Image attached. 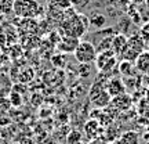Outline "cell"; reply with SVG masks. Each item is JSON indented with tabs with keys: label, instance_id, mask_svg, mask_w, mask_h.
<instances>
[{
	"label": "cell",
	"instance_id": "obj_1",
	"mask_svg": "<svg viewBox=\"0 0 149 144\" xmlns=\"http://www.w3.org/2000/svg\"><path fill=\"white\" fill-rule=\"evenodd\" d=\"M90 28V21L88 17L81 14V13H74L73 15L65 18L64 21L61 22V35L62 36H72V37H80L86 35L87 31Z\"/></svg>",
	"mask_w": 149,
	"mask_h": 144
},
{
	"label": "cell",
	"instance_id": "obj_2",
	"mask_svg": "<svg viewBox=\"0 0 149 144\" xmlns=\"http://www.w3.org/2000/svg\"><path fill=\"white\" fill-rule=\"evenodd\" d=\"M42 11L43 8L37 0H14L13 13L18 18H36Z\"/></svg>",
	"mask_w": 149,
	"mask_h": 144
},
{
	"label": "cell",
	"instance_id": "obj_3",
	"mask_svg": "<svg viewBox=\"0 0 149 144\" xmlns=\"http://www.w3.org/2000/svg\"><path fill=\"white\" fill-rule=\"evenodd\" d=\"M73 55L79 64H91L97 58V48L88 40H80Z\"/></svg>",
	"mask_w": 149,
	"mask_h": 144
},
{
	"label": "cell",
	"instance_id": "obj_4",
	"mask_svg": "<svg viewBox=\"0 0 149 144\" xmlns=\"http://www.w3.org/2000/svg\"><path fill=\"white\" fill-rule=\"evenodd\" d=\"M94 63H95V68L98 70V72L108 76V75H111L113 71L116 70L117 55L112 50L104 51V53H98Z\"/></svg>",
	"mask_w": 149,
	"mask_h": 144
},
{
	"label": "cell",
	"instance_id": "obj_5",
	"mask_svg": "<svg viewBox=\"0 0 149 144\" xmlns=\"http://www.w3.org/2000/svg\"><path fill=\"white\" fill-rule=\"evenodd\" d=\"M107 91L111 94V97L119 96V94H123V93H126V85H124V82L123 79L120 78H117V76H111L107 82Z\"/></svg>",
	"mask_w": 149,
	"mask_h": 144
},
{
	"label": "cell",
	"instance_id": "obj_6",
	"mask_svg": "<svg viewBox=\"0 0 149 144\" xmlns=\"http://www.w3.org/2000/svg\"><path fill=\"white\" fill-rule=\"evenodd\" d=\"M79 39L77 37H72V36H62L58 42V50L64 54H69L74 53V50L79 44Z\"/></svg>",
	"mask_w": 149,
	"mask_h": 144
},
{
	"label": "cell",
	"instance_id": "obj_7",
	"mask_svg": "<svg viewBox=\"0 0 149 144\" xmlns=\"http://www.w3.org/2000/svg\"><path fill=\"white\" fill-rule=\"evenodd\" d=\"M111 104L116 108L117 111H128L131 108V105H133V98H131L130 94L123 93V94H119V96L113 97Z\"/></svg>",
	"mask_w": 149,
	"mask_h": 144
},
{
	"label": "cell",
	"instance_id": "obj_8",
	"mask_svg": "<svg viewBox=\"0 0 149 144\" xmlns=\"http://www.w3.org/2000/svg\"><path fill=\"white\" fill-rule=\"evenodd\" d=\"M128 42V36L124 33H115L112 37V51L116 55H122V53L126 50Z\"/></svg>",
	"mask_w": 149,
	"mask_h": 144
},
{
	"label": "cell",
	"instance_id": "obj_9",
	"mask_svg": "<svg viewBox=\"0 0 149 144\" xmlns=\"http://www.w3.org/2000/svg\"><path fill=\"white\" fill-rule=\"evenodd\" d=\"M134 67H135V70L138 71L139 74L149 76V51L148 50H144L142 53L138 54V57H137L135 63H134Z\"/></svg>",
	"mask_w": 149,
	"mask_h": 144
},
{
	"label": "cell",
	"instance_id": "obj_10",
	"mask_svg": "<svg viewBox=\"0 0 149 144\" xmlns=\"http://www.w3.org/2000/svg\"><path fill=\"white\" fill-rule=\"evenodd\" d=\"M90 98H91V101H93V104H94L98 110L107 108L108 105H111V101H112V97L107 91V89H105V90H101L100 93L94 94V96L90 97Z\"/></svg>",
	"mask_w": 149,
	"mask_h": 144
},
{
	"label": "cell",
	"instance_id": "obj_11",
	"mask_svg": "<svg viewBox=\"0 0 149 144\" xmlns=\"http://www.w3.org/2000/svg\"><path fill=\"white\" fill-rule=\"evenodd\" d=\"M102 132V126L98 119H90L84 125V133L88 139H98Z\"/></svg>",
	"mask_w": 149,
	"mask_h": 144
},
{
	"label": "cell",
	"instance_id": "obj_12",
	"mask_svg": "<svg viewBox=\"0 0 149 144\" xmlns=\"http://www.w3.org/2000/svg\"><path fill=\"white\" fill-rule=\"evenodd\" d=\"M115 144H139V134L134 130L123 132L117 136V139L113 141Z\"/></svg>",
	"mask_w": 149,
	"mask_h": 144
},
{
	"label": "cell",
	"instance_id": "obj_13",
	"mask_svg": "<svg viewBox=\"0 0 149 144\" xmlns=\"http://www.w3.org/2000/svg\"><path fill=\"white\" fill-rule=\"evenodd\" d=\"M127 46L130 48H133L134 51H137V53H142L145 50V42L142 36L139 35V33H134L131 36H128V42H127Z\"/></svg>",
	"mask_w": 149,
	"mask_h": 144
},
{
	"label": "cell",
	"instance_id": "obj_14",
	"mask_svg": "<svg viewBox=\"0 0 149 144\" xmlns=\"http://www.w3.org/2000/svg\"><path fill=\"white\" fill-rule=\"evenodd\" d=\"M117 72L122 75V76H124V78L134 76V72H135L134 63H131V61H127V60H122V61L117 64Z\"/></svg>",
	"mask_w": 149,
	"mask_h": 144
},
{
	"label": "cell",
	"instance_id": "obj_15",
	"mask_svg": "<svg viewBox=\"0 0 149 144\" xmlns=\"http://www.w3.org/2000/svg\"><path fill=\"white\" fill-rule=\"evenodd\" d=\"M88 21H90V25L95 28H104L105 27V24H107V17L101 14V13H94L93 15L88 18Z\"/></svg>",
	"mask_w": 149,
	"mask_h": 144
},
{
	"label": "cell",
	"instance_id": "obj_16",
	"mask_svg": "<svg viewBox=\"0 0 149 144\" xmlns=\"http://www.w3.org/2000/svg\"><path fill=\"white\" fill-rule=\"evenodd\" d=\"M13 7H14V0H0V14L3 15L11 14Z\"/></svg>",
	"mask_w": 149,
	"mask_h": 144
},
{
	"label": "cell",
	"instance_id": "obj_17",
	"mask_svg": "<svg viewBox=\"0 0 149 144\" xmlns=\"http://www.w3.org/2000/svg\"><path fill=\"white\" fill-rule=\"evenodd\" d=\"M69 1L73 8H76L77 11H83L93 0H69Z\"/></svg>",
	"mask_w": 149,
	"mask_h": 144
},
{
	"label": "cell",
	"instance_id": "obj_18",
	"mask_svg": "<svg viewBox=\"0 0 149 144\" xmlns=\"http://www.w3.org/2000/svg\"><path fill=\"white\" fill-rule=\"evenodd\" d=\"M10 103L14 107H19L22 104V96L17 90H13L10 94Z\"/></svg>",
	"mask_w": 149,
	"mask_h": 144
},
{
	"label": "cell",
	"instance_id": "obj_19",
	"mask_svg": "<svg viewBox=\"0 0 149 144\" xmlns=\"http://www.w3.org/2000/svg\"><path fill=\"white\" fill-rule=\"evenodd\" d=\"M51 61H53V64L55 67H65V64H66V54H64V53L57 54V55L53 57Z\"/></svg>",
	"mask_w": 149,
	"mask_h": 144
},
{
	"label": "cell",
	"instance_id": "obj_20",
	"mask_svg": "<svg viewBox=\"0 0 149 144\" xmlns=\"http://www.w3.org/2000/svg\"><path fill=\"white\" fill-rule=\"evenodd\" d=\"M93 72V68H91L90 64H80L79 67V74L81 78H88Z\"/></svg>",
	"mask_w": 149,
	"mask_h": 144
},
{
	"label": "cell",
	"instance_id": "obj_21",
	"mask_svg": "<svg viewBox=\"0 0 149 144\" xmlns=\"http://www.w3.org/2000/svg\"><path fill=\"white\" fill-rule=\"evenodd\" d=\"M80 141H81V133H79V132H72V133L69 134V137H68V143L69 144H80Z\"/></svg>",
	"mask_w": 149,
	"mask_h": 144
},
{
	"label": "cell",
	"instance_id": "obj_22",
	"mask_svg": "<svg viewBox=\"0 0 149 144\" xmlns=\"http://www.w3.org/2000/svg\"><path fill=\"white\" fill-rule=\"evenodd\" d=\"M139 35L142 36L144 42L149 39V21H148V22H145L144 25L141 27V33H139Z\"/></svg>",
	"mask_w": 149,
	"mask_h": 144
},
{
	"label": "cell",
	"instance_id": "obj_23",
	"mask_svg": "<svg viewBox=\"0 0 149 144\" xmlns=\"http://www.w3.org/2000/svg\"><path fill=\"white\" fill-rule=\"evenodd\" d=\"M112 1L117 6H122V7H126V6H128L131 3V0H112Z\"/></svg>",
	"mask_w": 149,
	"mask_h": 144
},
{
	"label": "cell",
	"instance_id": "obj_24",
	"mask_svg": "<svg viewBox=\"0 0 149 144\" xmlns=\"http://www.w3.org/2000/svg\"><path fill=\"white\" fill-rule=\"evenodd\" d=\"M90 144H107L102 139H94V141H91Z\"/></svg>",
	"mask_w": 149,
	"mask_h": 144
},
{
	"label": "cell",
	"instance_id": "obj_25",
	"mask_svg": "<svg viewBox=\"0 0 149 144\" xmlns=\"http://www.w3.org/2000/svg\"><path fill=\"white\" fill-rule=\"evenodd\" d=\"M144 1L145 0H131V3L135 6H138V4H144Z\"/></svg>",
	"mask_w": 149,
	"mask_h": 144
},
{
	"label": "cell",
	"instance_id": "obj_26",
	"mask_svg": "<svg viewBox=\"0 0 149 144\" xmlns=\"http://www.w3.org/2000/svg\"><path fill=\"white\" fill-rule=\"evenodd\" d=\"M145 50H148L149 51V39L148 40H145Z\"/></svg>",
	"mask_w": 149,
	"mask_h": 144
},
{
	"label": "cell",
	"instance_id": "obj_27",
	"mask_svg": "<svg viewBox=\"0 0 149 144\" xmlns=\"http://www.w3.org/2000/svg\"><path fill=\"white\" fill-rule=\"evenodd\" d=\"M144 4H145V7H146V8L149 10V0H145V1H144Z\"/></svg>",
	"mask_w": 149,
	"mask_h": 144
},
{
	"label": "cell",
	"instance_id": "obj_28",
	"mask_svg": "<svg viewBox=\"0 0 149 144\" xmlns=\"http://www.w3.org/2000/svg\"><path fill=\"white\" fill-rule=\"evenodd\" d=\"M14 144H19V143H14Z\"/></svg>",
	"mask_w": 149,
	"mask_h": 144
},
{
	"label": "cell",
	"instance_id": "obj_29",
	"mask_svg": "<svg viewBox=\"0 0 149 144\" xmlns=\"http://www.w3.org/2000/svg\"><path fill=\"white\" fill-rule=\"evenodd\" d=\"M111 144H115V143H111Z\"/></svg>",
	"mask_w": 149,
	"mask_h": 144
}]
</instances>
